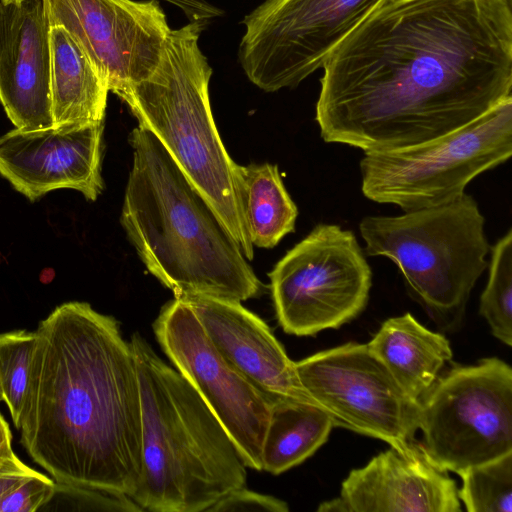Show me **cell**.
<instances>
[{
  "mask_svg": "<svg viewBox=\"0 0 512 512\" xmlns=\"http://www.w3.org/2000/svg\"><path fill=\"white\" fill-rule=\"evenodd\" d=\"M36 331L23 447L56 482L131 497L142 474L141 394L118 321L71 301Z\"/></svg>",
  "mask_w": 512,
  "mask_h": 512,
  "instance_id": "2",
  "label": "cell"
},
{
  "mask_svg": "<svg viewBox=\"0 0 512 512\" xmlns=\"http://www.w3.org/2000/svg\"><path fill=\"white\" fill-rule=\"evenodd\" d=\"M50 50L54 127L103 122L109 89L89 57L60 25H51Z\"/></svg>",
  "mask_w": 512,
  "mask_h": 512,
  "instance_id": "19",
  "label": "cell"
},
{
  "mask_svg": "<svg viewBox=\"0 0 512 512\" xmlns=\"http://www.w3.org/2000/svg\"><path fill=\"white\" fill-rule=\"evenodd\" d=\"M288 510L285 501L242 486L224 494L206 512H287Z\"/></svg>",
  "mask_w": 512,
  "mask_h": 512,
  "instance_id": "26",
  "label": "cell"
},
{
  "mask_svg": "<svg viewBox=\"0 0 512 512\" xmlns=\"http://www.w3.org/2000/svg\"><path fill=\"white\" fill-rule=\"evenodd\" d=\"M203 21L171 29L160 60L146 79L118 95L139 126L151 131L208 202L247 260L254 246L235 186L237 164L217 131L209 99L212 68L199 44Z\"/></svg>",
  "mask_w": 512,
  "mask_h": 512,
  "instance_id": "5",
  "label": "cell"
},
{
  "mask_svg": "<svg viewBox=\"0 0 512 512\" xmlns=\"http://www.w3.org/2000/svg\"><path fill=\"white\" fill-rule=\"evenodd\" d=\"M367 346L401 388L418 401L452 359L449 340L427 329L410 313L387 319Z\"/></svg>",
  "mask_w": 512,
  "mask_h": 512,
  "instance_id": "18",
  "label": "cell"
},
{
  "mask_svg": "<svg viewBox=\"0 0 512 512\" xmlns=\"http://www.w3.org/2000/svg\"><path fill=\"white\" fill-rule=\"evenodd\" d=\"M103 122L63 124L0 137V175L35 201L57 189H73L95 201L101 176Z\"/></svg>",
  "mask_w": 512,
  "mask_h": 512,
  "instance_id": "14",
  "label": "cell"
},
{
  "mask_svg": "<svg viewBox=\"0 0 512 512\" xmlns=\"http://www.w3.org/2000/svg\"><path fill=\"white\" fill-rule=\"evenodd\" d=\"M142 474L131 498L153 512H206L247 472L230 435L195 388L138 332Z\"/></svg>",
  "mask_w": 512,
  "mask_h": 512,
  "instance_id": "4",
  "label": "cell"
},
{
  "mask_svg": "<svg viewBox=\"0 0 512 512\" xmlns=\"http://www.w3.org/2000/svg\"><path fill=\"white\" fill-rule=\"evenodd\" d=\"M3 401V397H2V392H1V389H0V402Z\"/></svg>",
  "mask_w": 512,
  "mask_h": 512,
  "instance_id": "29",
  "label": "cell"
},
{
  "mask_svg": "<svg viewBox=\"0 0 512 512\" xmlns=\"http://www.w3.org/2000/svg\"><path fill=\"white\" fill-rule=\"evenodd\" d=\"M141 512L143 509L127 494L102 488L55 483L50 499L39 511Z\"/></svg>",
  "mask_w": 512,
  "mask_h": 512,
  "instance_id": "25",
  "label": "cell"
},
{
  "mask_svg": "<svg viewBox=\"0 0 512 512\" xmlns=\"http://www.w3.org/2000/svg\"><path fill=\"white\" fill-rule=\"evenodd\" d=\"M484 224L476 200L464 193L399 216L364 217L359 230L368 256L393 261L410 294L431 316L455 322L488 267Z\"/></svg>",
  "mask_w": 512,
  "mask_h": 512,
  "instance_id": "6",
  "label": "cell"
},
{
  "mask_svg": "<svg viewBox=\"0 0 512 512\" xmlns=\"http://www.w3.org/2000/svg\"><path fill=\"white\" fill-rule=\"evenodd\" d=\"M459 499L469 512H512V453L458 474Z\"/></svg>",
  "mask_w": 512,
  "mask_h": 512,
  "instance_id": "24",
  "label": "cell"
},
{
  "mask_svg": "<svg viewBox=\"0 0 512 512\" xmlns=\"http://www.w3.org/2000/svg\"><path fill=\"white\" fill-rule=\"evenodd\" d=\"M117 96L156 68L171 31L158 0H46Z\"/></svg>",
  "mask_w": 512,
  "mask_h": 512,
  "instance_id": "13",
  "label": "cell"
},
{
  "mask_svg": "<svg viewBox=\"0 0 512 512\" xmlns=\"http://www.w3.org/2000/svg\"><path fill=\"white\" fill-rule=\"evenodd\" d=\"M333 427L329 415L311 402L273 403L262 442V470L278 475L301 464L327 441Z\"/></svg>",
  "mask_w": 512,
  "mask_h": 512,
  "instance_id": "21",
  "label": "cell"
},
{
  "mask_svg": "<svg viewBox=\"0 0 512 512\" xmlns=\"http://www.w3.org/2000/svg\"><path fill=\"white\" fill-rule=\"evenodd\" d=\"M299 382L334 426L405 448L416 440L419 401L367 344L346 343L295 362Z\"/></svg>",
  "mask_w": 512,
  "mask_h": 512,
  "instance_id": "11",
  "label": "cell"
},
{
  "mask_svg": "<svg viewBox=\"0 0 512 512\" xmlns=\"http://www.w3.org/2000/svg\"><path fill=\"white\" fill-rule=\"evenodd\" d=\"M180 9L190 21L207 22L222 14L221 9L207 0H164Z\"/></svg>",
  "mask_w": 512,
  "mask_h": 512,
  "instance_id": "27",
  "label": "cell"
},
{
  "mask_svg": "<svg viewBox=\"0 0 512 512\" xmlns=\"http://www.w3.org/2000/svg\"><path fill=\"white\" fill-rule=\"evenodd\" d=\"M488 282L480 297L479 313L494 337L512 345V229L490 247Z\"/></svg>",
  "mask_w": 512,
  "mask_h": 512,
  "instance_id": "23",
  "label": "cell"
},
{
  "mask_svg": "<svg viewBox=\"0 0 512 512\" xmlns=\"http://www.w3.org/2000/svg\"><path fill=\"white\" fill-rule=\"evenodd\" d=\"M155 337L224 426L245 465L262 470V442L271 403L216 349L192 308L174 298L153 323Z\"/></svg>",
  "mask_w": 512,
  "mask_h": 512,
  "instance_id": "12",
  "label": "cell"
},
{
  "mask_svg": "<svg viewBox=\"0 0 512 512\" xmlns=\"http://www.w3.org/2000/svg\"><path fill=\"white\" fill-rule=\"evenodd\" d=\"M46 0H0V102L17 129L54 127Z\"/></svg>",
  "mask_w": 512,
  "mask_h": 512,
  "instance_id": "16",
  "label": "cell"
},
{
  "mask_svg": "<svg viewBox=\"0 0 512 512\" xmlns=\"http://www.w3.org/2000/svg\"><path fill=\"white\" fill-rule=\"evenodd\" d=\"M11 440L12 435L9 425L0 414V460L14 453L11 446Z\"/></svg>",
  "mask_w": 512,
  "mask_h": 512,
  "instance_id": "28",
  "label": "cell"
},
{
  "mask_svg": "<svg viewBox=\"0 0 512 512\" xmlns=\"http://www.w3.org/2000/svg\"><path fill=\"white\" fill-rule=\"evenodd\" d=\"M278 323L287 334L336 329L366 307L372 271L350 230L318 224L269 273Z\"/></svg>",
  "mask_w": 512,
  "mask_h": 512,
  "instance_id": "9",
  "label": "cell"
},
{
  "mask_svg": "<svg viewBox=\"0 0 512 512\" xmlns=\"http://www.w3.org/2000/svg\"><path fill=\"white\" fill-rule=\"evenodd\" d=\"M429 459L459 474L512 453V368L497 357L456 365L419 400Z\"/></svg>",
  "mask_w": 512,
  "mask_h": 512,
  "instance_id": "8",
  "label": "cell"
},
{
  "mask_svg": "<svg viewBox=\"0 0 512 512\" xmlns=\"http://www.w3.org/2000/svg\"><path fill=\"white\" fill-rule=\"evenodd\" d=\"M512 155V97L477 119L432 140L364 152L361 190L374 202L404 212L452 202L479 174Z\"/></svg>",
  "mask_w": 512,
  "mask_h": 512,
  "instance_id": "7",
  "label": "cell"
},
{
  "mask_svg": "<svg viewBox=\"0 0 512 512\" xmlns=\"http://www.w3.org/2000/svg\"><path fill=\"white\" fill-rule=\"evenodd\" d=\"M236 196L252 245L272 248L294 232L298 209L277 165L236 166Z\"/></svg>",
  "mask_w": 512,
  "mask_h": 512,
  "instance_id": "20",
  "label": "cell"
},
{
  "mask_svg": "<svg viewBox=\"0 0 512 512\" xmlns=\"http://www.w3.org/2000/svg\"><path fill=\"white\" fill-rule=\"evenodd\" d=\"M389 0H264L243 24L239 61L265 92L294 88L323 68L339 43Z\"/></svg>",
  "mask_w": 512,
  "mask_h": 512,
  "instance_id": "10",
  "label": "cell"
},
{
  "mask_svg": "<svg viewBox=\"0 0 512 512\" xmlns=\"http://www.w3.org/2000/svg\"><path fill=\"white\" fill-rule=\"evenodd\" d=\"M177 299L192 308L219 353L271 404H315L299 382L295 362L269 326L241 302L205 295Z\"/></svg>",
  "mask_w": 512,
  "mask_h": 512,
  "instance_id": "17",
  "label": "cell"
},
{
  "mask_svg": "<svg viewBox=\"0 0 512 512\" xmlns=\"http://www.w3.org/2000/svg\"><path fill=\"white\" fill-rule=\"evenodd\" d=\"M37 345L36 330L0 333V389L17 429L29 400Z\"/></svg>",
  "mask_w": 512,
  "mask_h": 512,
  "instance_id": "22",
  "label": "cell"
},
{
  "mask_svg": "<svg viewBox=\"0 0 512 512\" xmlns=\"http://www.w3.org/2000/svg\"><path fill=\"white\" fill-rule=\"evenodd\" d=\"M322 69L324 142L374 152L432 140L512 97V0H389Z\"/></svg>",
  "mask_w": 512,
  "mask_h": 512,
  "instance_id": "1",
  "label": "cell"
},
{
  "mask_svg": "<svg viewBox=\"0 0 512 512\" xmlns=\"http://www.w3.org/2000/svg\"><path fill=\"white\" fill-rule=\"evenodd\" d=\"M318 512H459L455 482L437 467L420 442L390 446L364 467L353 469L338 497Z\"/></svg>",
  "mask_w": 512,
  "mask_h": 512,
  "instance_id": "15",
  "label": "cell"
},
{
  "mask_svg": "<svg viewBox=\"0 0 512 512\" xmlns=\"http://www.w3.org/2000/svg\"><path fill=\"white\" fill-rule=\"evenodd\" d=\"M121 224L146 269L175 298L242 302L262 283L208 202L148 129L134 128Z\"/></svg>",
  "mask_w": 512,
  "mask_h": 512,
  "instance_id": "3",
  "label": "cell"
}]
</instances>
